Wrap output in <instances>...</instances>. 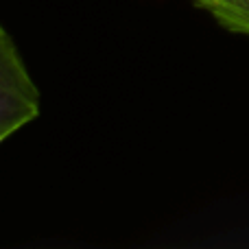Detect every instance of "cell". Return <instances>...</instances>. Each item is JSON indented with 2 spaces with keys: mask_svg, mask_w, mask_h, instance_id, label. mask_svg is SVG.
Instances as JSON below:
<instances>
[{
  "mask_svg": "<svg viewBox=\"0 0 249 249\" xmlns=\"http://www.w3.org/2000/svg\"><path fill=\"white\" fill-rule=\"evenodd\" d=\"M39 116V92L16 42L0 31V140Z\"/></svg>",
  "mask_w": 249,
  "mask_h": 249,
  "instance_id": "1",
  "label": "cell"
},
{
  "mask_svg": "<svg viewBox=\"0 0 249 249\" xmlns=\"http://www.w3.org/2000/svg\"><path fill=\"white\" fill-rule=\"evenodd\" d=\"M208 9L225 29L249 35V0H195Z\"/></svg>",
  "mask_w": 249,
  "mask_h": 249,
  "instance_id": "2",
  "label": "cell"
}]
</instances>
